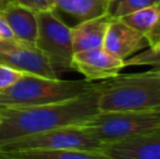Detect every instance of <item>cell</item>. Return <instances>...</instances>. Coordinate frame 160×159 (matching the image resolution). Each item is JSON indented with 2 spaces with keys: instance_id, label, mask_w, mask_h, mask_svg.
Masks as SVG:
<instances>
[{
  "instance_id": "10",
  "label": "cell",
  "mask_w": 160,
  "mask_h": 159,
  "mask_svg": "<svg viewBox=\"0 0 160 159\" xmlns=\"http://www.w3.org/2000/svg\"><path fill=\"white\" fill-rule=\"evenodd\" d=\"M147 46L148 42L145 35L117 17L110 22L102 45L106 50L122 60L132 57Z\"/></svg>"
},
{
  "instance_id": "17",
  "label": "cell",
  "mask_w": 160,
  "mask_h": 159,
  "mask_svg": "<svg viewBox=\"0 0 160 159\" xmlns=\"http://www.w3.org/2000/svg\"><path fill=\"white\" fill-rule=\"evenodd\" d=\"M125 67L132 66H152L160 67V44L149 47L146 50L133 55L124 60Z\"/></svg>"
},
{
  "instance_id": "11",
  "label": "cell",
  "mask_w": 160,
  "mask_h": 159,
  "mask_svg": "<svg viewBox=\"0 0 160 159\" xmlns=\"http://www.w3.org/2000/svg\"><path fill=\"white\" fill-rule=\"evenodd\" d=\"M113 17L107 12L98 17L81 21L71 27L73 52L102 47L106 32Z\"/></svg>"
},
{
  "instance_id": "15",
  "label": "cell",
  "mask_w": 160,
  "mask_h": 159,
  "mask_svg": "<svg viewBox=\"0 0 160 159\" xmlns=\"http://www.w3.org/2000/svg\"><path fill=\"white\" fill-rule=\"evenodd\" d=\"M158 17V8H157V4H154V6L146 7V8H143L141 10L128 13L124 17H117V19H120L127 25L131 26L132 28L136 30L137 32L147 36L152 32L154 26L157 24Z\"/></svg>"
},
{
  "instance_id": "7",
  "label": "cell",
  "mask_w": 160,
  "mask_h": 159,
  "mask_svg": "<svg viewBox=\"0 0 160 159\" xmlns=\"http://www.w3.org/2000/svg\"><path fill=\"white\" fill-rule=\"evenodd\" d=\"M0 63L25 73L56 79L55 67L32 42L0 38Z\"/></svg>"
},
{
  "instance_id": "3",
  "label": "cell",
  "mask_w": 160,
  "mask_h": 159,
  "mask_svg": "<svg viewBox=\"0 0 160 159\" xmlns=\"http://www.w3.org/2000/svg\"><path fill=\"white\" fill-rule=\"evenodd\" d=\"M88 80H60L24 73L18 82L0 92V109L40 106L74 98L95 88Z\"/></svg>"
},
{
  "instance_id": "18",
  "label": "cell",
  "mask_w": 160,
  "mask_h": 159,
  "mask_svg": "<svg viewBox=\"0 0 160 159\" xmlns=\"http://www.w3.org/2000/svg\"><path fill=\"white\" fill-rule=\"evenodd\" d=\"M25 72H22L17 69H13L6 64L0 63V92L10 87L18 82Z\"/></svg>"
},
{
  "instance_id": "13",
  "label": "cell",
  "mask_w": 160,
  "mask_h": 159,
  "mask_svg": "<svg viewBox=\"0 0 160 159\" xmlns=\"http://www.w3.org/2000/svg\"><path fill=\"white\" fill-rule=\"evenodd\" d=\"M56 11L74 17L80 21L109 12L110 0H49Z\"/></svg>"
},
{
  "instance_id": "16",
  "label": "cell",
  "mask_w": 160,
  "mask_h": 159,
  "mask_svg": "<svg viewBox=\"0 0 160 159\" xmlns=\"http://www.w3.org/2000/svg\"><path fill=\"white\" fill-rule=\"evenodd\" d=\"M158 1L159 0H111L109 11L113 17H121L146 7L157 4Z\"/></svg>"
},
{
  "instance_id": "5",
  "label": "cell",
  "mask_w": 160,
  "mask_h": 159,
  "mask_svg": "<svg viewBox=\"0 0 160 159\" xmlns=\"http://www.w3.org/2000/svg\"><path fill=\"white\" fill-rule=\"evenodd\" d=\"M106 145L81 125L58 127L31 134L0 145V158L3 155L23 151L45 149H82L103 152Z\"/></svg>"
},
{
  "instance_id": "22",
  "label": "cell",
  "mask_w": 160,
  "mask_h": 159,
  "mask_svg": "<svg viewBox=\"0 0 160 159\" xmlns=\"http://www.w3.org/2000/svg\"><path fill=\"white\" fill-rule=\"evenodd\" d=\"M13 2H15L14 0H0V12L2 10H4L9 4L13 3Z\"/></svg>"
},
{
  "instance_id": "2",
  "label": "cell",
  "mask_w": 160,
  "mask_h": 159,
  "mask_svg": "<svg viewBox=\"0 0 160 159\" xmlns=\"http://www.w3.org/2000/svg\"><path fill=\"white\" fill-rule=\"evenodd\" d=\"M99 111L160 109V67L101 81Z\"/></svg>"
},
{
  "instance_id": "23",
  "label": "cell",
  "mask_w": 160,
  "mask_h": 159,
  "mask_svg": "<svg viewBox=\"0 0 160 159\" xmlns=\"http://www.w3.org/2000/svg\"><path fill=\"white\" fill-rule=\"evenodd\" d=\"M110 1H111V0H110Z\"/></svg>"
},
{
  "instance_id": "6",
  "label": "cell",
  "mask_w": 160,
  "mask_h": 159,
  "mask_svg": "<svg viewBox=\"0 0 160 159\" xmlns=\"http://www.w3.org/2000/svg\"><path fill=\"white\" fill-rule=\"evenodd\" d=\"M38 21L35 46L53 67L71 69L73 58L71 27L60 19L55 9L36 12Z\"/></svg>"
},
{
  "instance_id": "14",
  "label": "cell",
  "mask_w": 160,
  "mask_h": 159,
  "mask_svg": "<svg viewBox=\"0 0 160 159\" xmlns=\"http://www.w3.org/2000/svg\"><path fill=\"white\" fill-rule=\"evenodd\" d=\"M4 159H109L105 152L82 149H45L23 151L3 155Z\"/></svg>"
},
{
  "instance_id": "8",
  "label": "cell",
  "mask_w": 160,
  "mask_h": 159,
  "mask_svg": "<svg viewBox=\"0 0 160 159\" xmlns=\"http://www.w3.org/2000/svg\"><path fill=\"white\" fill-rule=\"evenodd\" d=\"M124 68V60L119 59L103 47L75 52L71 63V69L80 72L88 81L111 79Z\"/></svg>"
},
{
  "instance_id": "19",
  "label": "cell",
  "mask_w": 160,
  "mask_h": 159,
  "mask_svg": "<svg viewBox=\"0 0 160 159\" xmlns=\"http://www.w3.org/2000/svg\"><path fill=\"white\" fill-rule=\"evenodd\" d=\"M14 1L21 6H24L31 10L35 11V12L53 9L49 0H14Z\"/></svg>"
},
{
  "instance_id": "1",
  "label": "cell",
  "mask_w": 160,
  "mask_h": 159,
  "mask_svg": "<svg viewBox=\"0 0 160 159\" xmlns=\"http://www.w3.org/2000/svg\"><path fill=\"white\" fill-rule=\"evenodd\" d=\"M101 82L74 98L40 105L0 109V145L31 134L58 127L81 125L99 112Z\"/></svg>"
},
{
  "instance_id": "21",
  "label": "cell",
  "mask_w": 160,
  "mask_h": 159,
  "mask_svg": "<svg viewBox=\"0 0 160 159\" xmlns=\"http://www.w3.org/2000/svg\"><path fill=\"white\" fill-rule=\"evenodd\" d=\"M0 38L2 39L14 38V35H13L8 22L6 21V19L3 17L1 12H0Z\"/></svg>"
},
{
  "instance_id": "12",
  "label": "cell",
  "mask_w": 160,
  "mask_h": 159,
  "mask_svg": "<svg viewBox=\"0 0 160 159\" xmlns=\"http://www.w3.org/2000/svg\"><path fill=\"white\" fill-rule=\"evenodd\" d=\"M8 22L15 39L35 44L37 37L38 21L35 11L13 2L1 11Z\"/></svg>"
},
{
  "instance_id": "20",
  "label": "cell",
  "mask_w": 160,
  "mask_h": 159,
  "mask_svg": "<svg viewBox=\"0 0 160 159\" xmlns=\"http://www.w3.org/2000/svg\"><path fill=\"white\" fill-rule=\"evenodd\" d=\"M157 8H158V12H159L158 22H157V24L154 26L152 32L146 36L147 42H148V46L149 47L160 44V0L157 2Z\"/></svg>"
},
{
  "instance_id": "9",
  "label": "cell",
  "mask_w": 160,
  "mask_h": 159,
  "mask_svg": "<svg viewBox=\"0 0 160 159\" xmlns=\"http://www.w3.org/2000/svg\"><path fill=\"white\" fill-rule=\"evenodd\" d=\"M103 152L109 159H160V129L110 143Z\"/></svg>"
},
{
  "instance_id": "4",
  "label": "cell",
  "mask_w": 160,
  "mask_h": 159,
  "mask_svg": "<svg viewBox=\"0 0 160 159\" xmlns=\"http://www.w3.org/2000/svg\"><path fill=\"white\" fill-rule=\"evenodd\" d=\"M81 127L107 146L123 138L160 129V109L99 111Z\"/></svg>"
}]
</instances>
